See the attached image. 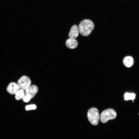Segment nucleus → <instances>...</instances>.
<instances>
[{
  "mask_svg": "<svg viewBox=\"0 0 139 139\" xmlns=\"http://www.w3.org/2000/svg\"><path fill=\"white\" fill-rule=\"evenodd\" d=\"M94 28V25L93 22L88 19L81 21L79 26V32L81 35L85 36L89 35Z\"/></svg>",
  "mask_w": 139,
  "mask_h": 139,
  "instance_id": "1",
  "label": "nucleus"
},
{
  "mask_svg": "<svg viewBox=\"0 0 139 139\" xmlns=\"http://www.w3.org/2000/svg\"><path fill=\"white\" fill-rule=\"evenodd\" d=\"M87 117L89 121L92 125H97L100 118L98 109L94 108L90 109L87 112Z\"/></svg>",
  "mask_w": 139,
  "mask_h": 139,
  "instance_id": "2",
  "label": "nucleus"
},
{
  "mask_svg": "<svg viewBox=\"0 0 139 139\" xmlns=\"http://www.w3.org/2000/svg\"><path fill=\"white\" fill-rule=\"evenodd\" d=\"M117 114L115 111L112 109H108L103 111L100 116L101 121L103 123H107L108 120L115 119Z\"/></svg>",
  "mask_w": 139,
  "mask_h": 139,
  "instance_id": "3",
  "label": "nucleus"
},
{
  "mask_svg": "<svg viewBox=\"0 0 139 139\" xmlns=\"http://www.w3.org/2000/svg\"><path fill=\"white\" fill-rule=\"evenodd\" d=\"M31 83L30 78L26 76H23L20 77L18 81L19 89L24 91L30 86Z\"/></svg>",
  "mask_w": 139,
  "mask_h": 139,
  "instance_id": "4",
  "label": "nucleus"
},
{
  "mask_svg": "<svg viewBox=\"0 0 139 139\" xmlns=\"http://www.w3.org/2000/svg\"><path fill=\"white\" fill-rule=\"evenodd\" d=\"M38 88L36 85H30L25 90V93L26 94L29 96L31 99L34 97L38 92Z\"/></svg>",
  "mask_w": 139,
  "mask_h": 139,
  "instance_id": "5",
  "label": "nucleus"
},
{
  "mask_svg": "<svg viewBox=\"0 0 139 139\" xmlns=\"http://www.w3.org/2000/svg\"><path fill=\"white\" fill-rule=\"evenodd\" d=\"M19 89V87L18 83L12 82L8 84L6 90L10 94L14 95Z\"/></svg>",
  "mask_w": 139,
  "mask_h": 139,
  "instance_id": "6",
  "label": "nucleus"
},
{
  "mask_svg": "<svg viewBox=\"0 0 139 139\" xmlns=\"http://www.w3.org/2000/svg\"><path fill=\"white\" fill-rule=\"evenodd\" d=\"M79 32V28L77 25H75L71 27L68 36L70 38L75 39L78 37Z\"/></svg>",
  "mask_w": 139,
  "mask_h": 139,
  "instance_id": "7",
  "label": "nucleus"
},
{
  "mask_svg": "<svg viewBox=\"0 0 139 139\" xmlns=\"http://www.w3.org/2000/svg\"><path fill=\"white\" fill-rule=\"evenodd\" d=\"M78 43L75 39L69 38L67 39L66 42V47L70 49H74L78 46Z\"/></svg>",
  "mask_w": 139,
  "mask_h": 139,
  "instance_id": "8",
  "label": "nucleus"
},
{
  "mask_svg": "<svg viewBox=\"0 0 139 139\" xmlns=\"http://www.w3.org/2000/svg\"><path fill=\"white\" fill-rule=\"evenodd\" d=\"M123 63L125 66L127 67H131L134 64V60L133 58L131 56H127L123 60Z\"/></svg>",
  "mask_w": 139,
  "mask_h": 139,
  "instance_id": "9",
  "label": "nucleus"
},
{
  "mask_svg": "<svg viewBox=\"0 0 139 139\" xmlns=\"http://www.w3.org/2000/svg\"><path fill=\"white\" fill-rule=\"evenodd\" d=\"M15 94V99L17 100L22 99L25 95L24 90L21 89L18 90Z\"/></svg>",
  "mask_w": 139,
  "mask_h": 139,
  "instance_id": "10",
  "label": "nucleus"
},
{
  "mask_svg": "<svg viewBox=\"0 0 139 139\" xmlns=\"http://www.w3.org/2000/svg\"><path fill=\"white\" fill-rule=\"evenodd\" d=\"M135 96L136 95L134 93L127 92L126 93L124 96L125 100H133L135 98Z\"/></svg>",
  "mask_w": 139,
  "mask_h": 139,
  "instance_id": "11",
  "label": "nucleus"
},
{
  "mask_svg": "<svg viewBox=\"0 0 139 139\" xmlns=\"http://www.w3.org/2000/svg\"><path fill=\"white\" fill-rule=\"evenodd\" d=\"M37 108L36 105L34 104L26 106L25 107V109L26 111L35 110Z\"/></svg>",
  "mask_w": 139,
  "mask_h": 139,
  "instance_id": "12",
  "label": "nucleus"
},
{
  "mask_svg": "<svg viewBox=\"0 0 139 139\" xmlns=\"http://www.w3.org/2000/svg\"><path fill=\"white\" fill-rule=\"evenodd\" d=\"M31 98L30 97L26 94L22 98L23 101L25 102H27L30 101Z\"/></svg>",
  "mask_w": 139,
  "mask_h": 139,
  "instance_id": "13",
  "label": "nucleus"
}]
</instances>
